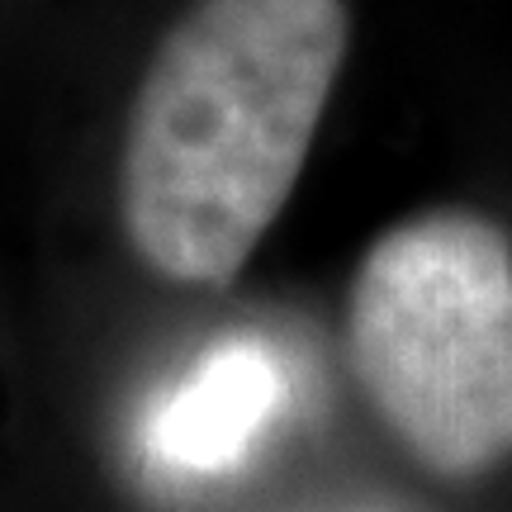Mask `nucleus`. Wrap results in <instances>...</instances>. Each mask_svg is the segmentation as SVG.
<instances>
[{"label":"nucleus","instance_id":"obj_2","mask_svg":"<svg viewBox=\"0 0 512 512\" xmlns=\"http://www.w3.org/2000/svg\"><path fill=\"white\" fill-rule=\"evenodd\" d=\"M347 351L375 418L422 470L512 460V242L475 209H427L351 275Z\"/></svg>","mask_w":512,"mask_h":512},{"label":"nucleus","instance_id":"obj_1","mask_svg":"<svg viewBox=\"0 0 512 512\" xmlns=\"http://www.w3.org/2000/svg\"><path fill=\"white\" fill-rule=\"evenodd\" d=\"M347 0H195L147 62L119 214L171 285H228L290 204L347 62Z\"/></svg>","mask_w":512,"mask_h":512},{"label":"nucleus","instance_id":"obj_3","mask_svg":"<svg viewBox=\"0 0 512 512\" xmlns=\"http://www.w3.org/2000/svg\"><path fill=\"white\" fill-rule=\"evenodd\" d=\"M290 399V375L271 342L233 332L204 351L143 418V456L166 475L214 479L247 465Z\"/></svg>","mask_w":512,"mask_h":512}]
</instances>
